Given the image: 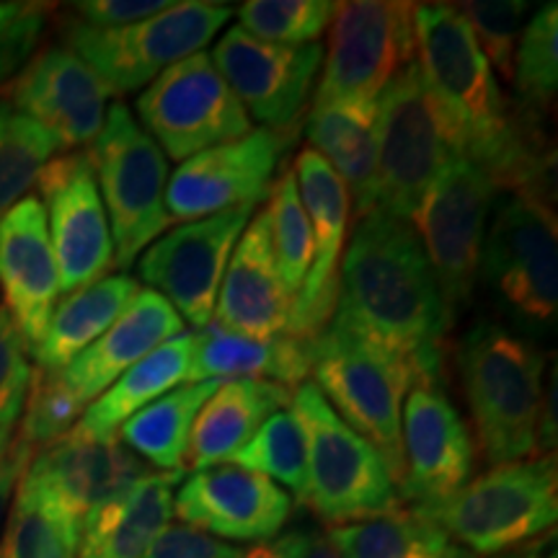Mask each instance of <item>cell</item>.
<instances>
[{
    "label": "cell",
    "instance_id": "6da1fadb",
    "mask_svg": "<svg viewBox=\"0 0 558 558\" xmlns=\"http://www.w3.org/2000/svg\"><path fill=\"white\" fill-rule=\"evenodd\" d=\"M333 324L401 357L418 383H439L448 331L427 254L409 220L362 215L341 256Z\"/></svg>",
    "mask_w": 558,
    "mask_h": 558
},
{
    "label": "cell",
    "instance_id": "7a4b0ae2",
    "mask_svg": "<svg viewBox=\"0 0 558 558\" xmlns=\"http://www.w3.org/2000/svg\"><path fill=\"white\" fill-rule=\"evenodd\" d=\"M546 352L492 320L465 333L458 369L481 456L492 469L535 458Z\"/></svg>",
    "mask_w": 558,
    "mask_h": 558
},
{
    "label": "cell",
    "instance_id": "3957f363",
    "mask_svg": "<svg viewBox=\"0 0 558 558\" xmlns=\"http://www.w3.org/2000/svg\"><path fill=\"white\" fill-rule=\"evenodd\" d=\"M311 373L329 407L373 445L393 478L403 481L401 411L416 373L401 357L331 320L311 339Z\"/></svg>",
    "mask_w": 558,
    "mask_h": 558
},
{
    "label": "cell",
    "instance_id": "277c9868",
    "mask_svg": "<svg viewBox=\"0 0 558 558\" xmlns=\"http://www.w3.org/2000/svg\"><path fill=\"white\" fill-rule=\"evenodd\" d=\"M233 13L235 9L228 3L184 0L117 29H99L81 19H68L60 34L68 50L99 75L109 94L122 96L150 86L163 70L205 50Z\"/></svg>",
    "mask_w": 558,
    "mask_h": 558
},
{
    "label": "cell",
    "instance_id": "5b68a950",
    "mask_svg": "<svg viewBox=\"0 0 558 558\" xmlns=\"http://www.w3.org/2000/svg\"><path fill=\"white\" fill-rule=\"evenodd\" d=\"M427 518L456 546L471 548L478 558L525 546L556 525V458L538 456L497 465L469 481Z\"/></svg>",
    "mask_w": 558,
    "mask_h": 558
},
{
    "label": "cell",
    "instance_id": "8992f818",
    "mask_svg": "<svg viewBox=\"0 0 558 558\" xmlns=\"http://www.w3.org/2000/svg\"><path fill=\"white\" fill-rule=\"evenodd\" d=\"M86 153L109 218L114 267L130 269L173 222L166 209L169 163L124 104L107 109L104 128Z\"/></svg>",
    "mask_w": 558,
    "mask_h": 558
},
{
    "label": "cell",
    "instance_id": "52a82bcc",
    "mask_svg": "<svg viewBox=\"0 0 558 558\" xmlns=\"http://www.w3.org/2000/svg\"><path fill=\"white\" fill-rule=\"evenodd\" d=\"M290 409L308 437L305 507L331 527L378 518L399 507V492L383 458L365 437L341 422L313 383H300Z\"/></svg>",
    "mask_w": 558,
    "mask_h": 558
},
{
    "label": "cell",
    "instance_id": "ba28073f",
    "mask_svg": "<svg viewBox=\"0 0 558 558\" xmlns=\"http://www.w3.org/2000/svg\"><path fill=\"white\" fill-rule=\"evenodd\" d=\"M478 277L509 316L530 331L548 333L558 318L556 209L509 194L484 235Z\"/></svg>",
    "mask_w": 558,
    "mask_h": 558
},
{
    "label": "cell",
    "instance_id": "9c48e42d",
    "mask_svg": "<svg viewBox=\"0 0 558 558\" xmlns=\"http://www.w3.org/2000/svg\"><path fill=\"white\" fill-rule=\"evenodd\" d=\"M497 192L484 166L452 156L409 220L435 271L450 326L476 290L488 209Z\"/></svg>",
    "mask_w": 558,
    "mask_h": 558
},
{
    "label": "cell",
    "instance_id": "30bf717a",
    "mask_svg": "<svg viewBox=\"0 0 558 558\" xmlns=\"http://www.w3.org/2000/svg\"><path fill=\"white\" fill-rule=\"evenodd\" d=\"M375 209L411 220L432 181L456 156L416 62L403 68L375 101Z\"/></svg>",
    "mask_w": 558,
    "mask_h": 558
},
{
    "label": "cell",
    "instance_id": "8fae6325",
    "mask_svg": "<svg viewBox=\"0 0 558 558\" xmlns=\"http://www.w3.org/2000/svg\"><path fill=\"white\" fill-rule=\"evenodd\" d=\"M140 128L166 158L190 160L215 145L233 143L254 130L239 96L230 90L207 52L177 62L137 99Z\"/></svg>",
    "mask_w": 558,
    "mask_h": 558
},
{
    "label": "cell",
    "instance_id": "7c38bea8",
    "mask_svg": "<svg viewBox=\"0 0 558 558\" xmlns=\"http://www.w3.org/2000/svg\"><path fill=\"white\" fill-rule=\"evenodd\" d=\"M414 58V3H337L316 101L375 104L383 88Z\"/></svg>",
    "mask_w": 558,
    "mask_h": 558
},
{
    "label": "cell",
    "instance_id": "4fadbf2b",
    "mask_svg": "<svg viewBox=\"0 0 558 558\" xmlns=\"http://www.w3.org/2000/svg\"><path fill=\"white\" fill-rule=\"evenodd\" d=\"M254 213L256 205H241L169 230L140 256V279L169 300L181 320L205 329L215 316L235 243Z\"/></svg>",
    "mask_w": 558,
    "mask_h": 558
},
{
    "label": "cell",
    "instance_id": "5bb4252c",
    "mask_svg": "<svg viewBox=\"0 0 558 558\" xmlns=\"http://www.w3.org/2000/svg\"><path fill=\"white\" fill-rule=\"evenodd\" d=\"M58 259L60 295H73L109 277L114 243L88 153L54 156L37 179Z\"/></svg>",
    "mask_w": 558,
    "mask_h": 558
},
{
    "label": "cell",
    "instance_id": "9a60e30c",
    "mask_svg": "<svg viewBox=\"0 0 558 558\" xmlns=\"http://www.w3.org/2000/svg\"><path fill=\"white\" fill-rule=\"evenodd\" d=\"M403 481L401 494L411 509L429 514L471 481L473 437L439 383H414L401 411Z\"/></svg>",
    "mask_w": 558,
    "mask_h": 558
},
{
    "label": "cell",
    "instance_id": "2e32d148",
    "mask_svg": "<svg viewBox=\"0 0 558 558\" xmlns=\"http://www.w3.org/2000/svg\"><path fill=\"white\" fill-rule=\"evenodd\" d=\"M209 58L251 120L267 130L292 132L324 65V47L318 41L271 45L233 26L218 39Z\"/></svg>",
    "mask_w": 558,
    "mask_h": 558
},
{
    "label": "cell",
    "instance_id": "e0dca14e",
    "mask_svg": "<svg viewBox=\"0 0 558 558\" xmlns=\"http://www.w3.org/2000/svg\"><path fill=\"white\" fill-rule=\"evenodd\" d=\"M288 143V132L262 128L184 160L166 184L171 220L192 222L241 205H259L275 184Z\"/></svg>",
    "mask_w": 558,
    "mask_h": 558
},
{
    "label": "cell",
    "instance_id": "ac0fdd59",
    "mask_svg": "<svg viewBox=\"0 0 558 558\" xmlns=\"http://www.w3.org/2000/svg\"><path fill=\"white\" fill-rule=\"evenodd\" d=\"M295 181L313 228V264L303 288L292 298L288 333L298 339L318 337L331 324L339 298V269L347 246L352 199L329 163L313 148L298 153Z\"/></svg>",
    "mask_w": 558,
    "mask_h": 558
},
{
    "label": "cell",
    "instance_id": "d6986e66",
    "mask_svg": "<svg viewBox=\"0 0 558 558\" xmlns=\"http://www.w3.org/2000/svg\"><path fill=\"white\" fill-rule=\"evenodd\" d=\"M173 512L220 541H271L288 525L292 497L275 481L241 465L220 463L179 481Z\"/></svg>",
    "mask_w": 558,
    "mask_h": 558
},
{
    "label": "cell",
    "instance_id": "ffe728a7",
    "mask_svg": "<svg viewBox=\"0 0 558 558\" xmlns=\"http://www.w3.org/2000/svg\"><path fill=\"white\" fill-rule=\"evenodd\" d=\"M109 90L68 47L34 54L11 81V107L41 124L62 150L94 143L107 120Z\"/></svg>",
    "mask_w": 558,
    "mask_h": 558
},
{
    "label": "cell",
    "instance_id": "44dd1931",
    "mask_svg": "<svg viewBox=\"0 0 558 558\" xmlns=\"http://www.w3.org/2000/svg\"><path fill=\"white\" fill-rule=\"evenodd\" d=\"M24 473L52 492L83 527L150 471L120 437L94 439L70 429L58 442L34 450Z\"/></svg>",
    "mask_w": 558,
    "mask_h": 558
},
{
    "label": "cell",
    "instance_id": "7402d4cb",
    "mask_svg": "<svg viewBox=\"0 0 558 558\" xmlns=\"http://www.w3.org/2000/svg\"><path fill=\"white\" fill-rule=\"evenodd\" d=\"M0 292L32 352L60 300L58 259L39 197H24L0 218Z\"/></svg>",
    "mask_w": 558,
    "mask_h": 558
},
{
    "label": "cell",
    "instance_id": "603a6c76",
    "mask_svg": "<svg viewBox=\"0 0 558 558\" xmlns=\"http://www.w3.org/2000/svg\"><path fill=\"white\" fill-rule=\"evenodd\" d=\"M290 311L292 295L279 277L267 213L262 209L259 215L254 213L235 243L220 284L215 316L220 329L269 339L288 333Z\"/></svg>",
    "mask_w": 558,
    "mask_h": 558
},
{
    "label": "cell",
    "instance_id": "cb8c5ba5",
    "mask_svg": "<svg viewBox=\"0 0 558 558\" xmlns=\"http://www.w3.org/2000/svg\"><path fill=\"white\" fill-rule=\"evenodd\" d=\"M181 331H184V320L169 300L145 288L94 344L60 369V378L70 393L86 407L99 399L132 365L148 357L169 339L179 337Z\"/></svg>",
    "mask_w": 558,
    "mask_h": 558
},
{
    "label": "cell",
    "instance_id": "d4e9b609",
    "mask_svg": "<svg viewBox=\"0 0 558 558\" xmlns=\"http://www.w3.org/2000/svg\"><path fill=\"white\" fill-rule=\"evenodd\" d=\"M311 375V339L290 333L256 339L209 324L194 333L192 369L186 383L269 380L300 386Z\"/></svg>",
    "mask_w": 558,
    "mask_h": 558
},
{
    "label": "cell",
    "instance_id": "484cf974",
    "mask_svg": "<svg viewBox=\"0 0 558 558\" xmlns=\"http://www.w3.org/2000/svg\"><path fill=\"white\" fill-rule=\"evenodd\" d=\"M290 401V388L279 383L222 380L194 418L186 465L202 471L228 463L256 435L264 418L288 409Z\"/></svg>",
    "mask_w": 558,
    "mask_h": 558
},
{
    "label": "cell",
    "instance_id": "4316f807",
    "mask_svg": "<svg viewBox=\"0 0 558 558\" xmlns=\"http://www.w3.org/2000/svg\"><path fill=\"white\" fill-rule=\"evenodd\" d=\"M311 148L344 181L357 220L375 209L378 135L375 104L313 101L305 128Z\"/></svg>",
    "mask_w": 558,
    "mask_h": 558
},
{
    "label": "cell",
    "instance_id": "83f0119b",
    "mask_svg": "<svg viewBox=\"0 0 558 558\" xmlns=\"http://www.w3.org/2000/svg\"><path fill=\"white\" fill-rule=\"evenodd\" d=\"M184 473H148L83 525L78 558H145L171 525L173 492Z\"/></svg>",
    "mask_w": 558,
    "mask_h": 558
},
{
    "label": "cell",
    "instance_id": "f1b7e54d",
    "mask_svg": "<svg viewBox=\"0 0 558 558\" xmlns=\"http://www.w3.org/2000/svg\"><path fill=\"white\" fill-rule=\"evenodd\" d=\"M194 333L181 331L160 344L156 352L132 365L128 373L120 375L111 386L104 390L96 401H90L83 416L78 418L73 432L83 437L109 439L130 416L150 407L160 396L171 393L179 383H186L192 369Z\"/></svg>",
    "mask_w": 558,
    "mask_h": 558
},
{
    "label": "cell",
    "instance_id": "f546056e",
    "mask_svg": "<svg viewBox=\"0 0 558 558\" xmlns=\"http://www.w3.org/2000/svg\"><path fill=\"white\" fill-rule=\"evenodd\" d=\"M137 292V279L130 275H109L73 295H65V300L54 305L45 337L32 349L37 367L50 373L68 367L130 308Z\"/></svg>",
    "mask_w": 558,
    "mask_h": 558
},
{
    "label": "cell",
    "instance_id": "4dcf8cb0",
    "mask_svg": "<svg viewBox=\"0 0 558 558\" xmlns=\"http://www.w3.org/2000/svg\"><path fill=\"white\" fill-rule=\"evenodd\" d=\"M218 386V380H202L173 388L130 416L120 427V439L143 463L158 465L166 473H184L192 424Z\"/></svg>",
    "mask_w": 558,
    "mask_h": 558
},
{
    "label": "cell",
    "instance_id": "1f68e13d",
    "mask_svg": "<svg viewBox=\"0 0 558 558\" xmlns=\"http://www.w3.org/2000/svg\"><path fill=\"white\" fill-rule=\"evenodd\" d=\"M81 535L70 509L24 473L0 533V558H78Z\"/></svg>",
    "mask_w": 558,
    "mask_h": 558
},
{
    "label": "cell",
    "instance_id": "d6a6232c",
    "mask_svg": "<svg viewBox=\"0 0 558 558\" xmlns=\"http://www.w3.org/2000/svg\"><path fill=\"white\" fill-rule=\"evenodd\" d=\"M344 558H458L460 548L418 509H390L378 518L331 527Z\"/></svg>",
    "mask_w": 558,
    "mask_h": 558
},
{
    "label": "cell",
    "instance_id": "836d02e7",
    "mask_svg": "<svg viewBox=\"0 0 558 558\" xmlns=\"http://www.w3.org/2000/svg\"><path fill=\"white\" fill-rule=\"evenodd\" d=\"M228 463L288 486L303 501L308 488V437L303 422L290 407L275 411Z\"/></svg>",
    "mask_w": 558,
    "mask_h": 558
},
{
    "label": "cell",
    "instance_id": "e575fe53",
    "mask_svg": "<svg viewBox=\"0 0 558 558\" xmlns=\"http://www.w3.org/2000/svg\"><path fill=\"white\" fill-rule=\"evenodd\" d=\"M58 153L50 132L0 99V218L26 197Z\"/></svg>",
    "mask_w": 558,
    "mask_h": 558
},
{
    "label": "cell",
    "instance_id": "d590c367",
    "mask_svg": "<svg viewBox=\"0 0 558 558\" xmlns=\"http://www.w3.org/2000/svg\"><path fill=\"white\" fill-rule=\"evenodd\" d=\"M269 222V241L284 288L292 298L303 288L313 264V228L300 199L295 171L284 169L269 190V205L264 207Z\"/></svg>",
    "mask_w": 558,
    "mask_h": 558
},
{
    "label": "cell",
    "instance_id": "8d00e7d4",
    "mask_svg": "<svg viewBox=\"0 0 558 558\" xmlns=\"http://www.w3.org/2000/svg\"><path fill=\"white\" fill-rule=\"evenodd\" d=\"M514 86L527 109L546 111L558 88V5L548 3L527 21L514 52Z\"/></svg>",
    "mask_w": 558,
    "mask_h": 558
},
{
    "label": "cell",
    "instance_id": "74e56055",
    "mask_svg": "<svg viewBox=\"0 0 558 558\" xmlns=\"http://www.w3.org/2000/svg\"><path fill=\"white\" fill-rule=\"evenodd\" d=\"M337 3L329 0H248L239 9L241 29L271 45H313L329 29Z\"/></svg>",
    "mask_w": 558,
    "mask_h": 558
},
{
    "label": "cell",
    "instance_id": "f35d334b",
    "mask_svg": "<svg viewBox=\"0 0 558 558\" xmlns=\"http://www.w3.org/2000/svg\"><path fill=\"white\" fill-rule=\"evenodd\" d=\"M83 411H86V407L70 393L60 373L34 367L19 439L29 445L32 450L47 448V445L58 442L60 437H65L78 424Z\"/></svg>",
    "mask_w": 558,
    "mask_h": 558
},
{
    "label": "cell",
    "instance_id": "ab89813d",
    "mask_svg": "<svg viewBox=\"0 0 558 558\" xmlns=\"http://www.w3.org/2000/svg\"><path fill=\"white\" fill-rule=\"evenodd\" d=\"M458 11L469 21L473 37L492 70H497L501 81H512L514 52H518L527 3L522 0H476V3L458 5Z\"/></svg>",
    "mask_w": 558,
    "mask_h": 558
},
{
    "label": "cell",
    "instance_id": "60d3db41",
    "mask_svg": "<svg viewBox=\"0 0 558 558\" xmlns=\"http://www.w3.org/2000/svg\"><path fill=\"white\" fill-rule=\"evenodd\" d=\"M32 375L29 344L11 313L0 305V429L11 432L24 414Z\"/></svg>",
    "mask_w": 558,
    "mask_h": 558
},
{
    "label": "cell",
    "instance_id": "b9f144b4",
    "mask_svg": "<svg viewBox=\"0 0 558 558\" xmlns=\"http://www.w3.org/2000/svg\"><path fill=\"white\" fill-rule=\"evenodd\" d=\"M45 26L47 5L0 3V86L29 65Z\"/></svg>",
    "mask_w": 558,
    "mask_h": 558
},
{
    "label": "cell",
    "instance_id": "7bdbcfd3",
    "mask_svg": "<svg viewBox=\"0 0 558 558\" xmlns=\"http://www.w3.org/2000/svg\"><path fill=\"white\" fill-rule=\"evenodd\" d=\"M145 558H243V550L192 525H166Z\"/></svg>",
    "mask_w": 558,
    "mask_h": 558
},
{
    "label": "cell",
    "instance_id": "ee69618b",
    "mask_svg": "<svg viewBox=\"0 0 558 558\" xmlns=\"http://www.w3.org/2000/svg\"><path fill=\"white\" fill-rule=\"evenodd\" d=\"M169 5L171 3H163V0H83V3H73V11L83 24L117 29V26H132L156 16Z\"/></svg>",
    "mask_w": 558,
    "mask_h": 558
},
{
    "label": "cell",
    "instance_id": "f6af8a7d",
    "mask_svg": "<svg viewBox=\"0 0 558 558\" xmlns=\"http://www.w3.org/2000/svg\"><path fill=\"white\" fill-rule=\"evenodd\" d=\"M32 456H34V450L29 448V445L21 442V439L16 437L13 439L11 450L5 452L3 460H0V533H3L13 494H16V486H19L21 476H24Z\"/></svg>",
    "mask_w": 558,
    "mask_h": 558
},
{
    "label": "cell",
    "instance_id": "bcb514c9",
    "mask_svg": "<svg viewBox=\"0 0 558 558\" xmlns=\"http://www.w3.org/2000/svg\"><path fill=\"white\" fill-rule=\"evenodd\" d=\"M300 546V533H284L279 538L264 541L259 546H254L243 558H298Z\"/></svg>",
    "mask_w": 558,
    "mask_h": 558
},
{
    "label": "cell",
    "instance_id": "7dc6e473",
    "mask_svg": "<svg viewBox=\"0 0 558 558\" xmlns=\"http://www.w3.org/2000/svg\"><path fill=\"white\" fill-rule=\"evenodd\" d=\"M298 558H344V556H341L337 543L329 538V533L311 530V533H300Z\"/></svg>",
    "mask_w": 558,
    "mask_h": 558
},
{
    "label": "cell",
    "instance_id": "c3c4849f",
    "mask_svg": "<svg viewBox=\"0 0 558 558\" xmlns=\"http://www.w3.org/2000/svg\"><path fill=\"white\" fill-rule=\"evenodd\" d=\"M509 558H556V550H546V548H533V550H527V554H520V556H509Z\"/></svg>",
    "mask_w": 558,
    "mask_h": 558
},
{
    "label": "cell",
    "instance_id": "681fc988",
    "mask_svg": "<svg viewBox=\"0 0 558 558\" xmlns=\"http://www.w3.org/2000/svg\"><path fill=\"white\" fill-rule=\"evenodd\" d=\"M11 445H13V435L9 429H0V460L5 458V452L11 450Z\"/></svg>",
    "mask_w": 558,
    "mask_h": 558
},
{
    "label": "cell",
    "instance_id": "f907efd6",
    "mask_svg": "<svg viewBox=\"0 0 558 558\" xmlns=\"http://www.w3.org/2000/svg\"><path fill=\"white\" fill-rule=\"evenodd\" d=\"M458 558H478V556H473V554H465V550H460ZM507 558H509V556H507Z\"/></svg>",
    "mask_w": 558,
    "mask_h": 558
}]
</instances>
